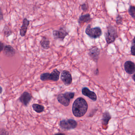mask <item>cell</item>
<instances>
[{"label":"cell","instance_id":"obj_27","mask_svg":"<svg viewBox=\"0 0 135 135\" xmlns=\"http://www.w3.org/2000/svg\"><path fill=\"white\" fill-rule=\"evenodd\" d=\"M2 91H3V88L0 86V94L2 93Z\"/></svg>","mask_w":135,"mask_h":135},{"label":"cell","instance_id":"obj_5","mask_svg":"<svg viewBox=\"0 0 135 135\" xmlns=\"http://www.w3.org/2000/svg\"><path fill=\"white\" fill-rule=\"evenodd\" d=\"M60 126L61 128L65 130H70L75 128L77 123L75 120L72 119L63 120L60 122Z\"/></svg>","mask_w":135,"mask_h":135},{"label":"cell","instance_id":"obj_16","mask_svg":"<svg viewBox=\"0 0 135 135\" xmlns=\"http://www.w3.org/2000/svg\"><path fill=\"white\" fill-rule=\"evenodd\" d=\"M91 20L90 15V14H86L80 16L78 20V23L79 24L84 23H88Z\"/></svg>","mask_w":135,"mask_h":135},{"label":"cell","instance_id":"obj_2","mask_svg":"<svg viewBox=\"0 0 135 135\" xmlns=\"http://www.w3.org/2000/svg\"><path fill=\"white\" fill-rule=\"evenodd\" d=\"M107 29V31L105 33V37L107 43L109 45L114 42L118 35L117 29L114 26L109 25Z\"/></svg>","mask_w":135,"mask_h":135},{"label":"cell","instance_id":"obj_13","mask_svg":"<svg viewBox=\"0 0 135 135\" xmlns=\"http://www.w3.org/2000/svg\"><path fill=\"white\" fill-rule=\"evenodd\" d=\"M3 52L4 55L8 57L14 56L16 54V51L15 49L9 45H7L4 46Z\"/></svg>","mask_w":135,"mask_h":135},{"label":"cell","instance_id":"obj_28","mask_svg":"<svg viewBox=\"0 0 135 135\" xmlns=\"http://www.w3.org/2000/svg\"><path fill=\"white\" fill-rule=\"evenodd\" d=\"M135 75H133V80L134 81H135Z\"/></svg>","mask_w":135,"mask_h":135},{"label":"cell","instance_id":"obj_12","mask_svg":"<svg viewBox=\"0 0 135 135\" xmlns=\"http://www.w3.org/2000/svg\"><path fill=\"white\" fill-rule=\"evenodd\" d=\"M82 92L83 95L87 96L93 101H95L97 100V95L93 91H91L87 88H83L82 89Z\"/></svg>","mask_w":135,"mask_h":135},{"label":"cell","instance_id":"obj_21","mask_svg":"<svg viewBox=\"0 0 135 135\" xmlns=\"http://www.w3.org/2000/svg\"><path fill=\"white\" fill-rule=\"evenodd\" d=\"M50 74V73H44L41 74V76H40V79H41V80L43 81L49 80Z\"/></svg>","mask_w":135,"mask_h":135},{"label":"cell","instance_id":"obj_24","mask_svg":"<svg viewBox=\"0 0 135 135\" xmlns=\"http://www.w3.org/2000/svg\"><path fill=\"white\" fill-rule=\"evenodd\" d=\"M81 9L84 12H86L87 11L88 8V4L86 3H84L83 4H82L81 6Z\"/></svg>","mask_w":135,"mask_h":135},{"label":"cell","instance_id":"obj_6","mask_svg":"<svg viewBox=\"0 0 135 135\" xmlns=\"http://www.w3.org/2000/svg\"><path fill=\"white\" fill-rule=\"evenodd\" d=\"M69 33L67 30L64 27H61L58 30L53 31V35L55 39H59L63 41L66 36L68 35Z\"/></svg>","mask_w":135,"mask_h":135},{"label":"cell","instance_id":"obj_15","mask_svg":"<svg viewBox=\"0 0 135 135\" xmlns=\"http://www.w3.org/2000/svg\"><path fill=\"white\" fill-rule=\"evenodd\" d=\"M60 72L57 69H54L51 73L50 74L49 80L54 81H57L60 77Z\"/></svg>","mask_w":135,"mask_h":135},{"label":"cell","instance_id":"obj_9","mask_svg":"<svg viewBox=\"0 0 135 135\" xmlns=\"http://www.w3.org/2000/svg\"><path fill=\"white\" fill-rule=\"evenodd\" d=\"M32 99L31 95L27 91L23 92L20 98V101L25 106H27Z\"/></svg>","mask_w":135,"mask_h":135},{"label":"cell","instance_id":"obj_11","mask_svg":"<svg viewBox=\"0 0 135 135\" xmlns=\"http://www.w3.org/2000/svg\"><path fill=\"white\" fill-rule=\"evenodd\" d=\"M100 54V50L96 47L91 48L89 50L88 55L91 59L97 61L98 59L99 56Z\"/></svg>","mask_w":135,"mask_h":135},{"label":"cell","instance_id":"obj_19","mask_svg":"<svg viewBox=\"0 0 135 135\" xmlns=\"http://www.w3.org/2000/svg\"><path fill=\"white\" fill-rule=\"evenodd\" d=\"M3 30L4 35L7 37H9L12 34V31L10 29V27H8L7 26H5L4 27Z\"/></svg>","mask_w":135,"mask_h":135},{"label":"cell","instance_id":"obj_22","mask_svg":"<svg viewBox=\"0 0 135 135\" xmlns=\"http://www.w3.org/2000/svg\"><path fill=\"white\" fill-rule=\"evenodd\" d=\"M135 38L133 39L132 42V45L131 47V54L133 56H134L135 54Z\"/></svg>","mask_w":135,"mask_h":135},{"label":"cell","instance_id":"obj_18","mask_svg":"<svg viewBox=\"0 0 135 135\" xmlns=\"http://www.w3.org/2000/svg\"><path fill=\"white\" fill-rule=\"evenodd\" d=\"M32 107L34 110L37 113H41L44 111V107L39 104L36 103L33 104Z\"/></svg>","mask_w":135,"mask_h":135},{"label":"cell","instance_id":"obj_7","mask_svg":"<svg viewBox=\"0 0 135 135\" xmlns=\"http://www.w3.org/2000/svg\"><path fill=\"white\" fill-rule=\"evenodd\" d=\"M61 79L66 86H69L72 82L71 75L69 72L67 71H64L61 75Z\"/></svg>","mask_w":135,"mask_h":135},{"label":"cell","instance_id":"obj_1","mask_svg":"<svg viewBox=\"0 0 135 135\" xmlns=\"http://www.w3.org/2000/svg\"><path fill=\"white\" fill-rule=\"evenodd\" d=\"M88 105L86 100L82 98L76 99L73 105L72 111L73 114L76 117L83 116L86 113Z\"/></svg>","mask_w":135,"mask_h":135},{"label":"cell","instance_id":"obj_20","mask_svg":"<svg viewBox=\"0 0 135 135\" xmlns=\"http://www.w3.org/2000/svg\"><path fill=\"white\" fill-rule=\"evenodd\" d=\"M128 12L131 17L134 19L135 18V7L134 6H129Z\"/></svg>","mask_w":135,"mask_h":135},{"label":"cell","instance_id":"obj_14","mask_svg":"<svg viewBox=\"0 0 135 135\" xmlns=\"http://www.w3.org/2000/svg\"><path fill=\"white\" fill-rule=\"evenodd\" d=\"M111 118V115L108 111H105L104 112L103 114L102 118V123L103 125L104 126H107L108 122Z\"/></svg>","mask_w":135,"mask_h":135},{"label":"cell","instance_id":"obj_3","mask_svg":"<svg viewBox=\"0 0 135 135\" xmlns=\"http://www.w3.org/2000/svg\"><path fill=\"white\" fill-rule=\"evenodd\" d=\"M75 96V93L66 92L65 94H59L57 97L58 102L64 106L68 107L70 104V99H73Z\"/></svg>","mask_w":135,"mask_h":135},{"label":"cell","instance_id":"obj_26","mask_svg":"<svg viewBox=\"0 0 135 135\" xmlns=\"http://www.w3.org/2000/svg\"><path fill=\"white\" fill-rule=\"evenodd\" d=\"M3 19V15L1 11L0 10V21H2Z\"/></svg>","mask_w":135,"mask_h":135},{"label":"cell","instance_id":"obj_10","mask_svg":"<svg viewBox=\"0 0 135 135\" xmlns=\"http://www.w3.org/2000/svg\"><path fill=\"white\" fill-rule=\"evenodd\" d=\"M30 21L27 18L23 20L22 25L20 29V35L21 37H23L26 36L27 32V29L30 25Z\"/></svg>","mask_w":135,"mask_h":135},{"label":"cell","instance_id":"obj_17","mask_svg":"<svg viewBox=\"0 0 135 135\" xmlns=\"http://www.w3.org/2000/svg\"><path fill=\"white\" fill-rule=\"evenodd\" d=\"M41 46L45 49H48L50 48V41L49 38L46 37H43L40 41Z\"/></svg>","mask_w":135,"mask_h":135},{"label":"cell","instance_id":"obj_25","mask_svg":"<svg viewBox=\"0 0 135 135\" xmlns=\"http://www.w3.org/2000/svg\"><path fill=\"white\" fill-rule=\"evenodd\" d=\"M4 48V44L3 42H0V53L3 50Z\"/></svg>","mask_w":135,"mask_h":135},{"label":"cell","instance_id":"obj_8","mask_svg":"<svg viewBox=\"0 0 135 135\" xmlns=\"http://www.w3.org/2000/svg\"><path fill=\"white\" fill-rule=\"evenodd\" d=\"M125 71L129 75L133 74L135 71V64L130 61H126L124 64Z\"/></svg>","mask_w":135,"mask_h":135},{"label":"cell","instance_id":"obj_4","mask_svg":"<svg viewBox=\"0 0 135 135\" xmlns=\"http://www.w3.org/2000/svg\"><path fill=\"white\" fill-rule=\"evenodd\" d=\"M87 35L92 38H97L99 37L102 34V31L99 27L92 28L90 25H88L85 30Z\"/></svg>","mask_w":135,"mask_h":135},{"label":"cell","instance_id":"obj_23","mask_svg":"<svg viewBox=\"0 0 135 135\" xmlns=\"http://www.w3.org/2000/svg\"><path fill=\"white\" fill-rule=\"evenodd\" d=\"M116 23L117 25H121L122 23V18L120 15H118L116 18Z\"/></svg>","mask_w":135,"mask_h":135}]
</instances>
